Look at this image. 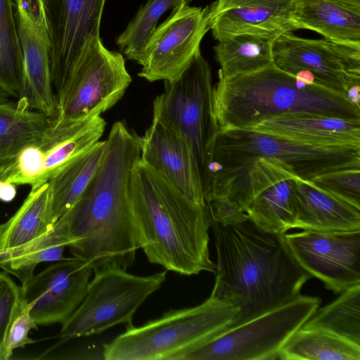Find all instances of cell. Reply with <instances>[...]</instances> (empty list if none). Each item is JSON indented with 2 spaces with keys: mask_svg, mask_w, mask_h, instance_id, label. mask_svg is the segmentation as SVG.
Wrapping results in <instances>:
<instances>
[{
  "mask_svg": "<svg viewBox=\"0 0 360 360\" xmlns=\"http://www.w3.org/2000/svg\"><path fill=\"white\" fill-rule=\"evenodd\" d=\"M105 148V141H99L49 179L47 219L50 228L82 195L101 162Z\"/></svg>",
  "mask_w": 360,
  "mask_h": 360,
  "instance_id": "obj_24",
  "label": "cell"
},
{
  "mask_svg": "<svg viewBox=\"0 0 360 360\" xmlns=\"http://www.w3.org/2000/svg\"><path fill=\"white\" fill-rule=\"evenodd\" d=\"M129 193L139 248L150 263L186 276L215 274L207 204L188 198L141 159L131 170Z\"/></svg>",
  "mask_w": 360,
  "mask_h": 360,
  "instance_id": "obj_3",
  "label": "cell"
},
{
  "mask_svg": "<svg viewBox=\"0 0 360 360\" xmlns=\"http://www.w3.org/2000/svg\"><path fill=\"white\" fill-rule=\"evenodd\" d=\"M295 0H216L209 6L214 38L242 34L276 37L297 30L291 19Z\"/></svg>",
  "mask_w": 360,
  "mask_h": 360,
  "instance_id": "obj_19",
  "label": "cell"
},
{
  "mask_svg": "<svg viewBox=\"0 0 360 360\" xmlns=\"http://www.w3.org/2000/svg\"><path fill=\"white\" fill-rule=\"evenodd\" d=\"M297 178L293 169L283 161L272 158H257L231 200L262 229L285 234L293 229Z\"/></svg>",
  "mask_w": 360,
  "mask_h": 360,
  "instance_id": "obj_15",
  "label": "cell"
},
{
  "mask_svg": "<svg viewBox=\"0 0 360 360\" xmlns=\"http://www.w3.org/2000/svg\"><path fill=\"white\" fill-rule=\"evenodd\" d=\"M262 157L284 162L307 181L329 172L360 169V146H323L250 129H219L212 154L214 174L206 202L219 197L232 200L252 162Z\"/></svg>",
  "mask_w": 360,
  "mask_h": 360,
  "instance_id": "obj_5",
  "label": "cell"
},
{
  "mask_svg": "<svg viewBox=\"0 0 360 360\" xmlns=\"http://www.w3.org/2000/svg\"><path fill=\"white\" fill-rule=\"evenodd\" d=\"M249 129L311 145L360 146V121L315 114H282Z\"/></svg>",
  "mask_w": 360,
  "mask_h": 360,
  "instance_id": "obj_20",
  "label": "cell"
},
{
  "mask_svg": "<svg viewBox=\"0 0 360 360\" xmlns=\"http://www.w3.org/2000/svg\"><path fill=\"white\" fill-rule=\"evenodd\" d=\"M49 202V182L31 188L16 212L0 225V253L22 249L51 229L47 219Z\"/></svg>",
  "mask_w": 360,
  "mask_h": 360,
  "instance_id": "obj_27",
  "label": "cell"
},
{
  "mask_svg": "<svg viewBox=\"0 0 360 360\" xmlns=\"http://www.w3.org/2000/svg\"><path fill=\"white\" fill-rule=\"evenodd\" d=\"M213 105L219 129H249L285 113H310L360 121V108L346 94L318 83L309 84L274 63L247 75L219 77Z\"/></svg>",
  "mask_w": 360,
  "mask_h": 360,
  "instance_id": "obj_4",
  "label": "cell"
},
{
  "mask_svg": "<svg viewBox=\"0 0 360 360\" xmlns=\"http://www.w3.org/2000/svg\"><path fill=\"white\" fill-rule=\"evenodd\" d=\"M291 19L297 30H309L332 41L360 46V12L327 0H295Z\"/></svg>",
  "mask_w": 360,
  "mask_h": 360,
  "instance_id": "obj_23",
  "label": "cell"
},
{
  "mask_svg": "<svg viewBox=\"0 0 360 360\" xmlns=\"http://www.w3.org/2000/svg\"><path fill=\"white\" fill-rule=\"evenodd\" d=\"M106 0H47L51 76L59 92L86 42L100 34Z\"/></svg>",
  "mask_w": 360,
  "mask_h": 360,
  "instance_id": "obj_16",
  "label": "cell"
},
{
  "mask_svg": "<svg viewBox=\"0 0 360 360\" xmlns=\"http://www.w3.org/2000/svg\"><path fill=\"white\" fill-rule=\"evenodd\" d=\"M106 123L101 116L54 122L42 137L9 160L4 179L37 188L48 182L63 166L99 141Z\"/></svg>",
  "mask_w": 360,
  "mask_h": 360,
  "instance_id": "obj_11",
  "label": "cell"
},
{
  "mask_svg": "<svg viewBox=\"0 0 360 360\" xmlns=\"http://www.w3.org/2000/svg\"><path fill=\"white\" fill-rule=\"evenodd\" d=\"M93 270L75 258L56 262L22 283L23 300L38 326L63 323L84 300Z\"/></svg>",
  "mask_w": 360,
  "mask_h": 360,
  "instance_id": "obj_17",
  "label": "cell"
},
{
  "mask_svg": "<svg viewBox=\"0 0 360 360\" xmlns=\"http://www.w3.org/2000/svg\"><path fill=\"white\" fill-rule=\"evenodd\" d=\"M22 302L21 287L6 273L0 272V360H6L5 347L9 328Z\"/></svg>",
  "mask_w": 360,
  "mask_h": 360,
  "instance_id": "obj_33",
  "label": "cell"
},
{
  "mask_svg": "<svg viewBox=\"0 0 360 360\" xmlns=\"http://www.w3.org/2000/svg\"><path fill=\"white\" fill-rule=\"evenodd\" d=\"M183 0H148L140 7L125 30L118 37L117 45L129 60L142 64L146 45L159 19Z\"/></svg>",
  "mask_w": 360,
  "mask_h": 360,
  "instance_id": "obj_31",
  "label": "cell"
},
{
  "mask_svg": "<svg viewBox=\"0 0 360 360\" xmlns=\"http://www.w3.org/2000/svg\"><path fill=\"white\" fill-rule=\"evenodd\" d=\"M32 328L37 329V325L30 315V306L23 300L9 328L5 347L6 360L11 357L14 349L33 343L34 341L28 335Z\"/></svg>",
  "mask_w": 360,
  "mask_h": 360,
  "instance_id": "obj_35",
  "label": "cell"
},
{
  "mask_svg": "<svg viewBox=\"0 0 360 360\" xmlns=\"http://www.w3.org/2000/svg\"><path fill=\"white\" fill-rule=\"evenodd\" d=\"M15 15L28 23L50 47V34L47 18V0H11Z\"/></svg>",
  "mask_w": 360,
  "mask_h": 360,
  "instance_id": "obj_34",
  "label": "cell"
},
{
  "mask_svg": "<svg viewBox=\"0 0 360 360\" xmlns=\"http://www.w3.org/2000/svg\"><path fill=\"white\" fill-rule=\"evenodd\" d=\"M211 227L217 262L210 295L238 309L231 326L297 297L311 278L292 255L283 234L262 229L247 214L225 224L212 220Z\"/></svg>",
  "mask_w": 360,
  "mask_h": 360,
  "instance_id": "obj_2",
  "label": "cell"
},
{
  "mask_svg": "<svg viewBox=\"0 0 360 360\" xmlns=\"http://www.w3.org/2000/svg\"><path fill=\"white\" fill-rule=\"evenodd\" d=\"M301 328L323 331L360 346V285L318 308Z\"/></svg>",
  "mask_w": 360,
  "mask_h": 360,
  "instance_id": "obj_29",
  "label": "cell"
},
{
  "mask_svg": "<svg viewBox=\"0 0 360 360\" xmlns=\"http://www.w3.org/2000/svg\"><path fill=\"white\" fill-rule=\"evenodd\" d=\"M23 58L11 0H0V89L20 96Z\"/></svg>",
  "mask_w": 360,
  "mask_h": 360,
  "instance_id": "obj_30",
  "label": "cell"
},
{
  "mask_svg": "<svg viewBox=\"0 0 360 360\" xmlns=\"http://www.w3.org/2000/svg\"><path fill=\"white\" fill-rule=\"evenodd\" d=\"M101 162L85 191L25 253L64 245L93 271L127 270L139 249L129 186L131 170L141 158L140 137L121 121L111 127Z\"/></svg>",
  "mask_w": 360,
  "mask_h": 360,
  "instance_id": "obj_1",
  "label": "cell"
},
{
  "mask_svg": "<svg viewBox=\"0 0 360 360\" xmlns=\"http://www.w3.org/2000/svg\"><path fill=\"white\" fill-rule=\"evenodd\" d=\"M293 229L316 231L360 230V209L298 177Z\"/></svg>",
  "mask_w": 360,
  "mask_h": 360,
  "instance_id": "obj_21",
  "label": "cell"
},
{
  "mask_svg": "<svg viewBox=\"0 0 360 360\" xmlns=\"http://www.w3.org/2000/svg\"><path fill=\"white\" fill-rule=\"evenodd\" d=\"M316 188L360 209V169L335 170L310 180Z\"/></svg>",
  "mask_w": 360,
  "mask_h": 360,
  "instance_id": "obj_32",
  "label": "cell"
},
{
  "mask_svg": "<svg viewBox=\"0 0 360 360\" xmlns=\"http://www.w3.org/2000/svg\"><path fill=\"white\" fill-rule=\"evenodd\" d=\"M283 237L300 266L335 294L360 285V230H304Z\"/></svg>",
  "mask_w": 360,
  "mask_h": 360,
  "instance_id": "obj_13",
  "label": "cell"
},
{
  "mask_svg": "<svg viewBox=\"0 0 360 360\" xmlns=\"http://www.w3.org/2000/svg\"><path fill=\"white\" fill-rule=\"evenodd\" d=\"M283 360H360V346L330 333L302 328L278 352Z\"/></svg>",
  "mask_w": 360,
  "mask_h": 360,
  "instance_id": "obj_28",
  "label": "cell"
},
{
  "mask_svg": "<svg viewBox=\"0 0 360 360\" xmlns=\"http://www.w3.org/2000/svg\"><path fill=\"white\" fill-rule=\"evenodd\" d=\"M276 37L242 34L223 38L214 46L218 77L230 79L259 71L274 63Z\"/></svg>",
  "mask_w": 360,
  "mask_h": 360,
  "instance_id": "obj_25",
  "label": "cell"
},
{
  "mask_svg": "<svg viewBox=\"0 0 360 360\" xmlns=\"http://www.w3.org/2000/svg\"><path fill=\"white\" fill-rule=\"evenodd\" d=\"M23 58L20 96L33 110L53 120L58 115L56 98L51 82L49 50L34 30L15 15Z\"/></svg>",
  "mask_w": 360,
  "mask_h": 360,
  "instance_id": "obj_22",
  "label": "cell"
},
{
  "mask_svg": "<svg viewBox=\"0 0 360 360\" xmlns=\"http://www.w3.org/2000/svg\"><path fill=\"white\" fill-rule=\"evenodd\" d=\"M353 11L360 12V0H327Z\"/></svg>",
  "mask_w": 360,
  "mask_h": 360,
  "instance_id": "obj_38",
  "label": "cell"
},
{
  "mask_svg": "<svg viewBox=\"0 0 360 360\" xmlns=\"http://www.w3.org/2000/svg\"><path fill=\"white\" fill-rule=\"evenodd\" d=\"M274 64L292 75L310 71L316 82L346 94L348 89L360 84V46L311 39L292 32L276 37L273 43Z\"/></svg>",
  "mask_w": 360,
  "mask_h": 360,
  "instance_id": "obj_14",
  "label": "cell"
},
{
  "mask_svg": "<svg viewBox=\"0 0 360 360\" xmlns=\"http://www.w3.org/2000/svg\"><path fill=\"white\" fill-rule=\"evenodd\" d=\"M153 115L172 124L187 141L203 187L208 191V167L219 133L213 105L211 68L199 52L177 79L165 81L164 92L153 101Z\"/></svg>",
  "mask_w": 360,
  "mask_h": 360,
  "instance_id": "obj_7",
  "label": "cell"
},
{
  "mask_svg": "<svg viewBox=\"0 0 360 360\" xmlns=\"http://www.w3.org/2000/svg\"><path fill=\"white\" fill-rule=\"evenodd\" d=\"M141 141V160L191 200L207 204L198 165L185 138L170 123L153 115Z\"/></svg>",
  "mask_w": 360,
  "mask_h": 360,
  "instance_id": "obj_18",
  "label": "cell"
},
{
  "mask_svg": "<svg viewBox=\"0 0 360 360\" xmlns=\"http://www.w3.org/2000/svg\"><path fill=\"white\" fill-rule=\"evenodd\" d=\"M318 297L298 295L290 301L231 326L181 360H274L285 341L321 304Z\"/></svg>",
  "mask_w": 360,
  "mask_h": 360,
  "instance_id": "obj_8",
  "label": "cell"
},
{
  "mask_svg": "<svg viewBox=\"0 0 360 360\" xmlns=\"http://www.w3.org/2000/svg\"><path fill=\"white\" fill-rule=\"evenodd\" d=\"M131 82L123 55L108 49L100 34L91 37L56 95L53 122L101 116L121 99Z\"/></svg>",
  "mask_w": 360,
  "mask_h": 360,
  "instance_id": "obj_9",
  "label": "cell"
},
{
  "mask_svg": "<svg viewBox=\"0 0 360 360\" xmlns=\"http://www.w3.org/2000/svg\"><path fill=\"white\" fill-rule=\"evenodd\" d=\"M238 310L210 296L202 304L172 309L141 326L131 324L104 344L105 360H181L235 322Z\"/></svg>",
  "mask_w": 360,
  "mask_h": 360,
  "instance_id": "obj_6",
  "label": "cell"
},
{
  "mask_svg": "<svg viewBox=\"0 0 360 360\" xmlns=\"http://www.w3.org/2000/svg\"><path fill=\"white\" fill-rule=\"evenodd\" d=\"M183 0L150 37L138 74L149 82L177 79L200 52V43L210 30L209 6H191Z\"/></svg>",
  "mask_w": 360,
  "mask_h": 360,
  "instance_id": "obj_12",
  "label": "cell"
},
{
  "mask_svg": "<svg viewBox=\"0 0 360 360\" xmlns=\"http://www.w3.org/2000/svg\"><path fill=\"white\" fill-rule=\"evenodd\" d=\"M346 96L349 101L360 108V84L351 86L347 90Z\"/></svg>",
  "mask_w": 360,
  "mask_h": 360,
  "instance_id": "obj_37",
  "label": "cell"
},
{
  "mask_svg": "<svg viewBox=\"0 0 360 360\" xmlns=\"http://www.w3.org/2000/svg\"><path fill=\"white\" fill-rule=\"evenodd\" d=\"M0 161V200L10 202L16 195V185L4 181L3 175L6 162Z\"/></svg>",
  "mask_w": 360,
  "mask_h": 360,
  "instance_id": "obj_36",
  "label": "cell"
},
{
  "mask_svg": "<svg viewBox=\"0 0 360 360\" xmlns=\"http://www.w3.org/2000/svg\"><path fill=\"white\" fill-rule=\"evenodd\" d=\"M53 120L30 108L23 98L0 103V161L9 160L25 147L37 143Z\"/></svg>",
  "mask_w": 360,
  "mask_h": 360,
  "instance_id": "obj_26",
  "label": "cell"
},
{
  "mask_svg": "<svg viewBox=\"0 0 360 360\" xmlns=\"http://www.w3.org/2000/svg\"><path fill=\"white\" fill-rule=\"evenodd\" d=\"M167 270L137 276L120 268L94 272L86 294L75 311L62 323L65 340L98 334L120 323H132L138 308L166 281Z\"/></svg>",
  "mask_w": 360,
  "mask_h": 360,
  "instance_id": "obj_10",
  "label": "cell"
}]
</instances>
